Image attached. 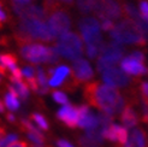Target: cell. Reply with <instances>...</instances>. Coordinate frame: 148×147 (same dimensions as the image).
<instances>
[{
  "mask_svg": "<svg viewBox=\"0 0 148 147\" xmlns=\"http://www.w3.org/2000/svg\"><path fill=\"white\" fill-rule=\"evenodd\" d=\"M54 1L59 3V4H65V5H72L73 4V0H54Z\"/></svg>",
  "mask_w": 148,
  "mask_h": 147,
  "instance_id": "39",
  "label": "cell"
},
{
  "mask_svg": "<svg viewBox=\"0 0 148 147\" xmlns=\"http://www.w3.org/2000/svg\"><path fill=\"white\" fill-rule=\"evenodd\" d=\"M71 75V69L66 65H59L58 68H56V74L53 75L49 81H48V86L49 87H59L64 84L66 81V77Z\"/></svg>",
  "mask_w": 148,
  "mask_h": 147,
  "instance_id": "18",
  "label": "cell"
},
{
  "mask_svg": "<svg viewBox=\"0 0 148 147\" xmlns=\"http://www.w3.org/2000/svg\"><path fill=\"white\" fill-rule=\"evenodd\" d=\"M28 139L30 140L34 145H42L43 142H45V137H43V135H40V134H36V133H25Z\"/></svg>",
  "mask_w": 148,
  "mask_h": 147,
  "instance_id": "28",
  "label": "cell"
},
{
  "mask_svg": "<svg viewBox=\"0 0 148 147\" xmlns=\"http://www.w3.org/2000/svg\"><path fill=\"white\" fill-rule=\"evenodd\" d=\"M129 57L131 59H134L136 62H140V63H143L145 62V53L141 52V51H134L129 54Z\"/></svg>",
  "mask_w": 148,
  "mask_h": 147,
  "instance_id": "30",
  "label": "cell"
},
{
  "mask_svg": "<svg viewBox=\"0 0 148 147\" xmlns=\"http://www.w3.org/2000/svg\"><path fill=\"white\" fill-rule=\"evenodd\" d=\"M84 98L88 104L95 106L110 116H116L125 109V99L116 88L97 81L87 83L83 89Z\"/></svg>",
  "mask_w": 148,
  "mask_h": 147,
  "instance_id": "1",
  "label": "cell"
},
{
  "mask_svg": "<svg viewBox=\"0 0 148 147\" xmlns=\"http://www.w3.org/2000/svg\"><path fill=\"white\" fill-rule=\"evenodd\" d=\"M52 97H53L56 102H58V104H60V105H68L69 104V99L66 97V94L60 92V91H54L52 93Z\"/></svg>",
  "mask_w": 148,
  "mask_h": 147,
  "instance_id": "26",
  "label": "cell"
},
{
  "mask_svg": "<svg viewBox=\"0 0 148 147\" xmlns=\"http://www.w3.org/2000/svg\"><path fill=\"white\" fill-rule=\"evenodd\" d=\"M47 78H48V76H47V74L43 71V69L36 68V80H38L40 88L48 87V80Z\"/></svg>",
  "mask_w": 148,
  "mask_h": 147,
  "instance_id": "23",
  "label": "cell"
},
{
  "mask_svg": "<svg viewBox=\"0 0 148 147\" xmlns=\"http://www.w3.org/2000/svg\"><path fill=\"white\" fill-rule=\"evenodd\" d=\"M57 118L64 123L68 128H76L78 127V107H73L72 105L68 104L64 105L59 111L57 112Z\"/></svg>",
  "mask_w": 148,
  "mask_h": 147,
  "instance_id": "13",
  "label": "cell"
},
{
  "mask_svg": "<svg viewBox=\"0 0 148 147\" xmlns=\"http://www.w3.org/2000/svg\"><path fill=\"white\" fill-rule=\"evenodd\" d=\"M12 11L19 17V19H40L43 21L48 17L47 10L43 7V5L36 4H28V5H18L12 4Z\"/></svg>",
  "mask_w": 148,
  "mask_h": 147,
  "instance_id": "10",
  "label": "cell"
},
{
  "mask_svg": "<svg viewBox=\"0 0 148 147\" xmlns=\"http://www.w3.org/2000/svg\"><path fill=\"white\" fill-rule=\"evenodd\" d=\"M49 47H46L41 43H28L19 46V53L22 58L32 64L47 63Z\"/></svg>",
  "mask_w": 148,
  "mask_h": 147,
  "instance_id": "9",
  "label": "cell"
},
{
  "mask_svg": "<svg viewBox=\"0 0 148 147\" xmlns=\"http://www.w3.org/2000/svg\"><path fill=\"white\" fill-rule=\"evenodd\" d=\"M121 68L124 72H127L128 75H132V76H141L147 72V68L145 67L143 63L131 59L129 56L125 57L124 59H122Z\"/></svg>",
  "mask_w": 148,
  "mask_h": 147,
  "instance_id": "15",
  "label": "cell"
},
{
  "mask_svg": "<svg viewBox=\"0 0 148 147\" xmlns=\"http://www.w3.org/2000/svg\"><path fill=\"white\" fill-rule=\"evenodd\" d=\"M121 121L127 129L136 127V124L138 123V116L131 105H128L123 110V112L121 113Z\"/></svg>",
  "mask_w": 148,
  "mask_h": 147,
  "instance_id": "17",
  "label": "cell"
},
{
  "mask_svg": "<svg viewBox=\"0 0 148 147\" xmlns=\"http://www.w3.org/2000/svg\"><path fill=\"white\" fill-rule=\"evenodd\" d=\"M97 0H76V6L82 14H88L94 11Z\"/></svg>",
  "mask_w": 148,
  "mask_h": 147,
  "instance_id": "21",
  "label": "cell"
},
{
  "mask_svg": "<svg viewBox=\"0 0 148 147\" xmlns=\"http://www.w3.org/2000/svg\"><path fill=\"white\" fill-rule=\"evenodd\" d=\"M140 14L148 23V1H146V0L140 1Z\"/></svg>",
  "mask_w": 148,
  "mask_h": 147,
  "instance_id": "29",
  "label": "cell"
},
{
  "mask_svg": "<svg viewBox=\"0 0 148 147\" xmlns=\"http://www.w3.org/2000/svg\"><path fill=\"white\" fill-rule=\"evenodd\" d=\"M6 120L9 122H11V123H13V122H16V117H14L12 113H7L6 115Z\"/></svg>",
  "mask_w": 148,
  "mask_h": 147,
  "instance_id": "40",
  "label": "cell"
},
{
  "mask_svg": "<svg viewBox=\"0 0 148 147\" xmlns=\"http://www.w3.org/2000/svg\"><path fill=\"white\" fill-rule=\"evenodd\" d=\"M54 74H56V68H53V67H49V68L47 69V76H48L49 78L53 77Z\"/></svg>",
  "mask_w": 148,
  "mask_h": 147,
  "instance_id": "38",
  "label": "cell"
},
{
  "mask_svg": "<svg viewBox=\"0 0 148 147\" xmlns=\"http://www.w3.org/2000/svg\"><path fill=\"white\" fill-rule=\"evenodd\" d=\"M78 115H79V120H78L79 128L89 130V129H93L98 126V117H97V115H93L90 112L88 105L78 106Z\"/></svg>",
  "mask_w": 148,
  "mask_h": 147,
  "instance_id": "14",
  "label": "cell"
},
{
  "mask_svg": "<svg viewBox=\"0 0 148 147\" xmlns=\"http://www.w3.org/2000/svg\"><path fill=\"white\" fill-rule=\"evenodd\" d=\"M47 24L52 35L54 36V39H57L59 36L69 33V29L71 28V17L64 9L58 7L48 14Z\"/></svg>",
  "mask_w": 148,
  "mask_h": 147,
  "instance_id": "7",
  "label": "cell"
},
{
  "mask_svg": "<svg viewBox=\"0 0 148 147\" xmlns=\"http://www.w3.org/2000/svg\"><path fill=\"white\" fill-rule=\"evenodd\" d=\"M5 112V105L3 104V101L0 100V113H4Z\"/></svg>",
  "mask_w": 148,
  "mask_h": 147,
  "instance_id": "41",
  "label": "cell"
},
{
  "mask_svg": "<svg viewBox=\"0 0 148 147\" xmlns=\"http://www.w3.org/2000/svg\"><path fill=\"white\" fill-rule=\"evenodd\" d=\"M9 88V93L5 94V106L11 110V111H17L19 109V100H18V95L16 91L13 89V87L10 86Z\"/></svg>",
  "mask_w": 148,
  "mask_h": 147,
  "instance_id": "19",
  "label": "cell"
},
{
  "mask_svg": "<svg viewBox=\"0 0 148 147\" xmlns=\"http://www.w3.org/2000/svg\"><path fill=\"white\" fill-rule=\"evenodd\" d=\"M11 82H12V87L13 89L16 91L18 98H21L23 101H27L28 98H29V87L27 83H24L22 80H14V78H11Z\"/></svg>",
  "mask_w": 148,
  "mask_h": 147,
  "instance_id": "20",
  "label": "cell"
},
{
  "mask_svg": "<svg viewBox=\"0 0 148 147\" xmlns=\"http://www.w3.org/2000/svg\"><path fill=\"white\" fill-rule=\"evenodd\" d=\"M102 81L113 88H125L131 83V78L128 74L116 67L102 72Z\"/></svg>",
  "mask_w": 148,
  "mask_h": 147,
  "instance_id": "11",
  "label": "cell"
},
{
  "mask_svg": "<svg viewBox=\"0 0 148 147\" xmlns=\"http://www.w3.org/2000/svg\"><path fill=\"white\" fill-rule=\"evenodd\" d=\"M58 52L60 56L69 60H76L83 54L82 38L75 32H69L58 38L56 43Z\"/></svg>",
  "mask_w": 148,
  "mask_h": 147,
  "instance_id": "4",
  "label": "cell"
},
{
  "mask_svg": "<svg viewBox=\"0 0 148 147\" xmlns=\"http://www.w3.org/2000/svg\"><path fill=\"white\" fill-rule=\"evenodd\" d=\"M71 75H72V80L78 84V83L90 81L94 77V71L90 67V64L86 59L78 58V59L72 62Z\"/></svg>",
  "mask_w": 148,
  "mask_h": 147,
  "instance_id": "12",
  "label": "cell"
},
{
  "mask_svg": "<svg viewBox=\"0 0 148 147\" xmlns=\"http://www.w3.org/2000/svg\"><path fill=\"white\" fill-rule=\"evenodd\" d=\"M94 14L100 21H116L123 17V7L117 0H97L94 6Z\"/></svg>",
  "mask_w": 148,
  "mask_h": 147,
  "instance_id": "8",
  "label": "cell"
},
{
  "mask_svg": "<svg viewBox=\"0 0 148 147\" xmlns=\"http://www.w3.org/2000/svg\"><path fill=\"white\" fill-rule=\"evenodd\" d=\"M0 64H3L7 70H12L13 68H16L17 64V57L12 53H5L0 56Z\"/></svg>",
  "mask_w": 148,
  "mask_h": 147,
  "instance_id": "22",
  "label": "cell"
},
{
  "mask_svg": "<svg viewBox=\"0 0 148 147\" xmlns=\"http://www.w3.org/2000/svg\"><path fill=\"white\" fill-rule=\"evenodd\" d=\"M100 25L103 32H111L114 27V23H113V21H111V19H103V21H101Z\"/></svg>",
  "mask_w": 148,
  "mask_h": 147,
  "instance_id": "31",
  "label": "cell"
},
{
  "mask_svg": "<svg viewBox=\"0 0 148 147\" xmlns=\"http://www.w3.org/2000/svg\"><path fill=\"white\" fill-rule=\"evenodd\" d=\"M32 118H33V121H34L36 124H38V127H39L40 129H42V130H48V122L46 121V118H45V117H43L42 115L34 112V113H32Z\"/></svg>",
  "mask_w": 148,
  "mask_h": 147,
  "instance_id": "24",
  "label": "cell"
},
{
  "mask_svg": "<svg viewBox=\"0 0 148 147\" xmlns=\"http://www.w3.org/2000/svg\"><path fill=\"white\" fill-rule=\"evenodd\" d=\"M22 72H23V76H24L27 80L33 78V77H36V69H34V68H32V67H25Z\"/></svg>",
  "mask_w": 148,
  "mask_h": 147,
  "instance_id": "32",
  "label": "cell"
},
{
  "mask_svg": "<svg viewBox=\"0 0 148 147\" xmlns=\"http://www.w3.org/2000/svg\"><path fill=\"white\" fill-rule=\"evenodd\" d=\"M140 92H141L142 99L148 104V82H142L140 86Z\"/></svg>",
  "mask_w": 148,
  "mask_h": 147,
  "instance_id": "33",
  "label": "cell"
},
{
  "mask_svg": "<svg viewBox=\"0 0 148 147\" xmlns=\"http://www.w3.org/2000/svg\"><path fill=\"white\" fill-rule=\"evenodd\" d=\"M57 146H58V147H73L69 141L64 140V139H60V140H58V141H57Z\"/></svg>",
  "mask_w": 148,
  "mask_h": 147,
  "instance_id": "35",
  "label": "cell"
},
{
  "mask_svg": "<svg viewBox=\"0 0 148 147\" xmlns=\"http://www.w3.org/2000/svg\"><path fill=\"white\" fill-rule=\"evenodd\" d=\"M77 142L81 147H100L101 146V145L97 144L95 141H93L92 139H89L87 135H81L77 139Z\"/></svg>",
  "mask_w": 148,
  "mask_h": 147,
  "instance_id": "25",
  "label": "cell"
},
{
  "mask_svg": "<svg viewBox=\"0 0 148 147\" xmlns=\"http://www.w3.org/2000/svg\"><path fill=\"white\" fill-rule=\"evenodd\" d=\"M10 1L13 4H18V5H28L32 1H34V0H10Z\"/></svg>",
  "mask_w": 148,
  "mask_h": 147,
  "instance_id": "36",
  "label": "cell"
},
{
  "mask_svg": "<svg viewBox=\"0 0 148 147\" xmlns=\"http://www.w3.org/2000/svg\"><path fill=\"white\" fill-rule=\"evenodd\" d=\"M10 147H29V145H28V142H25V141H16L14 144H12Z\"/></svg>",
  "mask_w": 148,
  "mask_h": 147,
  "instance_id": "37",
  "label": "cell"
},
{
  "mask_svg": "<svg viewBox=\"0 0 148 147\" xmlns=\"http://www.w3.org/2000/svg\"><path fill=\"white\" fill-rule=\"evenodd\" d=\"M13 36L19 46L28 45L32 41L52 42L56 40L48 24L40 19H19Z\"/></svg>",
  "mask_w": 148,
  "mask_h": 147,
  "instance_id": "2",
  "label": "cell"
},
{
  "mask_svg": "<svg viewBox=\"0 0 148 147\" xmlns=\"http://www.w3.org/2000/svg\"><path fill=\"white\" fill-rule=\"evenodd\" d=\"M113 41H117L122 45H138L145 46L148 38L140 30L136 23L130 18H123L114 24L113 29L110 32Z\"/></svg>",
  "mask_w": 148,
  "mask_h": 147,
  "instance_id": "3",
  "label": "cell"
},
{
  "mask_svg": "<svg viewBox=\"0 0 148 147\" xmlns=\"http://www.w3.org/2000/svg\"><path fill=\"white\" fill-rule=\"evenodd\" d=\"M123 56H124V46L122 43L113 40L106 43L97 63L98 71L102 74L103 71L113 68L117 63L122 62Z\"/></svg>",
  "mask_w": 148,
  "mask_h": 147,
  "instance_id": "5",
  "label": "cell"
},
{
  "mask_svg": "<svg viewBox=\"0 0 148 147\" xmlns=\"http://www.w3.org/2000/svg\"><path fill=\"white\" fill-rule=\"evenodd\" d=\"M59 54L58 48L56 46L49 47V52H48V59H47V64H57L59 62Z\"/></svg>",
  "mask_w": 148,
  "mask_h": 147,
  "instance_id": "27",
  "label": "cell"
},
{
  "mask_svg": "<svg viewBox=\"0 0 148 147\" xmlns=\"http://www.w3.org/2000/svg\"><path fill=\"white\" fill-rule=\"evenodd\" d=\"M6 21H7V16H6V13L3 9V4H1V1H0V25H1L3 23H5Z\"/></svg>",
  "mask_w": 148,
  "mask_h": 147,
  "instance_id": "34",
  "label": "cell"
},
{
  "mask_svg": "<svg viewBox=\"0 0 148 147\" xmlns=\"http://www.w3.org/2000/svg\"><path fill=\"white\" fill-rule=\"evenodd\" d=\"M78 29L81 32L82 40L86 42V45H98L102 43V36L100 33V23L94 17H83L78 19Z\"/></svg>",
  "mask_w": 148,
  "mask_h": 147,
  "instance_id": "6",
  "label": "cell"
},
{
  "mask_svg": "<svg viewBox=\"0 0 148 147\" xmlns=\"http://www.w3.org/2000/svg\"><path fill=\"white\" fill-rule=\"evenodd\" d=\"M124 147H146V133L141 128H134Z\"/></svg>",
  "mask_w": 148,
  "mask_h": 147,
  "instance_id": "16",
  "label": "cell"
}]
</instances>
